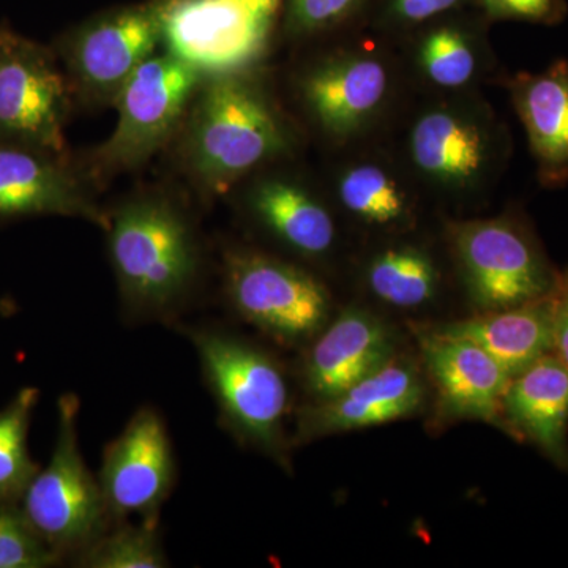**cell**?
I'll use <instances>...</instances> for the list:
<instances>
[{"instance_id": "484cf974", "label": "cell", "mask_w": 568, "mask_h": 568, "mask_svg": "<svg viewBox=\"0 0 568 568\" xmlns=\"http://www.w3.org/2000/svg\"><path fill=\"white\" fill-rule=\"evenodd\" d=\"M420 65L426 78L439 88H462L476 74V50L458 29H436L422 43Z\"/></svg>"}, {"instance_id": "4dcf8cb0", "label": "cell", "mask_w": 568, "mask_h": 568, "mask_svg": "<svg viewBox=\"0 0 568 568\" xmlns=\"http://www.w3.org/2000/svg\"><path fill=\"white\" fill-rule=\"evenodd\" d=\"M555 302V349L552 354L568 368V271L559 275L552 291Z\"/></svg>"}, {"instance_id": "6da1fadb", "label": "cell", "mask_w": 568, "mask_h": 568, "mask_svg": "<svg viewBox=\"0 0 568 568\" xmlns=\"http://www.w3.org/2000/svg\"><path fill=\"white\" fill-rule=\"evenodd\" d=\"M284 148L282 123L252 82L239 73L209 77L185 140L190 170L207 189L224 192Z\"/></svg>"}, {"instance_id": "603a6c76", "label": "cell", "mask_w": 568, "mask_h": 568, "mask_svg": "<svg viewBox=\"0 0 568 568\" xmlns=\"http://www.w3.org/2000/svg\"><path fill=\"white\" fill-rule=\"evenodd\" d=\"M39 390L21 388L9 406L0 410V504L24 496L39 466L29 457L28 432Z\"/></svg>"}, {"instance_id": "8992f818", "label": "cell", "mask_w": 568, "mask_h": 568, "mask_svg": "<svg viewBox=\"0 0 568 568\" xmlns=\"http://www.w3.org/2000/svg\"><path fill=\"white\" fill-rule=\"evenodd\" d=\"M450 235L470 297L484 312L547 297L558 284L528 231L511 220L454 224Z\"/></svg>"}, {"instance_id": "d4e9b609", "label": "cell", "mask_w": 568, "mask_h": 568, "mask_svg": "<svg viewBox=\"0 0 568 568\" xmlns=\"http://www.w3.org/2000/svg\"><path fill=\"white\" fill-rule=\"evenodd\" d=\"M80 566L88 568H162L168 566L156 521L118 525L108 528L99 540L80 555Z\"/></svg>"}, {"instance_id": "cb8c5ba5", "label": "cell", "mask_w": 568, "mask_h": 568, "mask_svg": "<svg viewBox=\"0 0 568 568\" xmlns=\"http://www.w3.org/2000/svg\"><path fill=\"white\" fill-rule=\"evenodd\" d=\"M343 205L373 226H395L409 213L406 193L398 182L377 164H358L347 170L338 183Z\"/></svg>"}, {"instance_id": "83f0119b", "label": "cell", "mask_w": 568, "mask_h": 568, "mask_svg": "<svg viewBox=\"0 0 568 568\" xmlns=\"http://www.w3.org/2000/svg\"><path fill=\"white\" fill-rule=\"evenodd\" d=\"M364 0H287V29L313 33L338 24L357 11Z\"/></svg>"}, {"instance_id": "ba28073f", "label": "cell", "mask_w": 568, "mask_h": 568, "mask_svg": "<svg viewBox=\"0 0 568 568\" xmlns=\"http://www.w3.org/2000/svg\"><path fill=\"white\" fill-rule=\"evenodd\" d=\"M153 9L166 52L203 77L239 73L267 39L239 0H156Z\"/></svg>"}, {"instance_id": "7c38bea8", "label": "cell", "mask_w": 568, "mask_h": 568, "mask_svg": "<svg viewBox=\"0 0 568 568\" xmlns=\"http://www.w3.org/2000/svg\"><path fill=\"white\" fill-rule=\"evenodd\" d=\"M418 342L440 416L503 424V396L510 377L487 351L443 331L418 334Z\"/></svg>"}, {"instance_id": "7a4b0ae2", "label": "cell", "mask_w": 568, "mask_h": 568, "mask_svg": "<svg viewBox=\"0 0 568 568\" xmlns=\"http://www.w3.org/2000/svg\"><path fill=\"white\" fill-rule=\"evenodd\" d=\"M108 234L126 305L142 315L173 310L196 275V245L185 216L166 201L142 197L114 213Z\"/></svg>"}, {"instance_id": "44dd1931", "label": "cell", "mask_w": 568, "mask_h": 568, "mask_svg": "<svg viewBox=\"0 0 568 568\" xmlns=\"http://www.w3.org/2000/svg\"><path fill=\"white\" fill-rule=\"evenodd\" d=\"M253 212L287 246L321 256L335 244V223L320 201L295 183L268 181L253 190Z\"/></svg>"}, {"instance_id": "3957f363", "label": "cell", "mask_w": 568, "mask_h": 568, "mask_svg": "<svg viewBox=\"0 0 568 568\" xmlns=\"http://www.w3.org/2000/svg\"><path fill=\"white\" fill-rule=\"evenodd\" d=\"M58 437L50 465L39 470L22 496V515L37 537L58 552H81L108 530L110 511L100 481L81 455L80 399H59Z\"/></svg>"}, {"instance_id": "9c48e42d", "label": "cell", "mask_w": 568, "mask_h": 568, "mask_svg": "<svg viewBox=\"0 0 568 568\" xmlns=\"http://www.w3.org/2000/svg\"><path fill=\"white\" fill-rule=\"evenodd\" d=\"M170 435L152 407L138 410L106 447L99 481L111 519L141 517L159 521L160 508L174 487Z\"/></svg>"}, {"instance_id": "30bf717a", "label": "cell", "mask_w": 568, "mask_h": 568, "mask_svg": "<svg viewBox=\"0 0 568 568\" xmlns=\"http://www.w3.org/2000/svg\"><path fill=\"white\" fill-rule=\"evenodd\" d=\"M160 43L153 3L111 11L74 33L69 47L70 69L93 99L115 100Z\"/></svg>"}, {"instance_id": "4316f807", "label": "cell", "mask_w": 568, "mask_h": 568, "mask_svg": "<svg viewBox=\"0 0 568 568\" xmlns=\"http://www.w3.org/2000/svg\"><path fill=\"white\" fill-rule=\"evenodd\" d=\"M0 504V568H40L54 562L58 555L37 537L24 515Z\"/></svg>"}, {"instance_id": "52a82bcc", "label": "cell", "mask_w": 568, "mask_h": 568, "mask_svg": "<svg viewBox=\"0 0 568 568\" xmlns=\"http://www.w3.org/2000/svg\"><path fill=\"white\" fill-rule=\"evenodd\" d=\"M227 297L246 323L282 343L312 339L325 327L331 295L315 276L263 254L226 256Z\"/></svg>"}, {"instance_id": "ac0fdd59", "label": "cell", "mask_w": 568, "mask_h": 568, "mask_svg": "<svg viewBox=\"0 0 568 568\" xmlns=\"http://www.w3.org/2000/svg\"><path fill=\"white\" fill-rule=\"evenodd\" d=\"M440 331L476 343L511 379L555 349L552 293L510 308L484 312Z\"/></svg>"}, {"instance_id": "e0dca14e", "label": "cell", "mask_w": 568, "mask_h": 568, "mask_svg": "<svg viewBox=\"0 0 568 568\" xmlns=\"http://www.w3.org/2000/svg\"><path fill=\"white\" fill-rule=\"evenodd\" d=\"M503 417L551 462L568 467V368L555 354L511 377L503 396Z\"/></svg>"}, {"instance_id": "f1b7e54d", "label": "cell", "mask_w": 568, "mask_h": 568, "mask_svg": "<svg viewBox=\"0 0 568 568\" xmlns=\"http://www.w3.org/2000/svg\"><path fill=\"white\" fill-rule=\"evenodd\" d=\"M496 18L515 20L552 21L558 18V0H481Z\"/></svg>"}, {"instance_id": "f546056e", "label": "cell", "mask_w": 568, "mask_h": 568, "mask_svg": "<svg viewBox=\"0 0 568 568\" xmlns=\"http://www.w3.org/2000/svg\"><path fill=\"white\" fill-rule=\"evenodd\" d=\"M462 0H392V11L398 20L417 24L455 9Z\"/></svg>"}, {"instance_id": "9a60e30c", "label": "cell", "mask_w": 568, "mask_h": 568, "mask_svg": "<svg viewBox=\"0 0 568 568\" xmlns=\"http://www.w3.org/2000/svg\"><path fill=\"white\" fill-rule=\"evenodd\" d=\"M386 65L372 55H345L316 67L302 82L305 102L317 122L335 136L357 132L383 106Z\"/></svg>"}, {"instance_id": "5b68a950", "label": "cell", "mask_w": 568, "mask_h": 568, "mask_svg": "<svg viewBox=\"0 0 568 568\" xmlns=\"http://www.w3.org/2000/svg\"><path fill=\"white\" fill-rule=\"evenodd\" d=\"M203 78L166 51L142 63L115 97L118 125L110 140L93 153L97 171L111 174L129 170L159 151Z\"/></svg>"}, {"instance_id": "2e32d148", "label": "cell", "mask_w": 568, "mask_h": 568, "mask_svg": "<svg viewBox=\"0 0 568 568\" xmlns=\"http://www.w3.org/2000/svg\"><path fill=\"white\" fill-rule=\"evenodd\" d=\"M55 213L110 227L106 213L61 164L18 149H0V216Z\"/></svg>"}, {"instance_id": "8fae6325", "label": "cell", "mask_w": 568, "mask_h": 568, "mask_svg": "<svg viewBox=\"0 0 568 568\" xmlns=\"http://www.w3.org/2000/svg\"><path fill=\"white\" fill-rule=\"evenodd\" d=\"M424 398V383L414 366L394 358L346 390L301 409L295 443L398 420L420 409Z\"/></svg>"}, {"instance_id": "4fadbf2b", "label": "cell", "mask_w": 568, "mask_h": 568, "mask_svg": "<svg viewBox=\"0 0 568 568\" xmlns=\"http://www.w3.org/2000/svg\"><path fill=\"white\" fill-rule=\"evenodd\" d=\"M317 335L302 372L313 402L346 390L395 358L394 332L365 310H346Z\"/></svg>"}, {"instance_id": "d6986e66", "label": "cell", "mask_w": 568, "mask_h": 568, "mask_svg": "<svg viewBox=\"0 0 568 568\" xmlns=\"http://www.w3.org/2000/svg\"><path fill=\"white\" fill-rule=\"evenodd\" d=\"M515 106L525 123L541 181H568V62L537 74H519L511 84Z\"/></svg>"}, {"instance_id": "5bb4252c", "label": "cell", "mask_w": 568, "mask_h": 568, "mask_svg": "<svg viewBox=\"0 0 568 568\" xmlns=\"http://www.w3.org/2000/svg\"><path fill=\"white\" fill-rule=\"evenodd\" d=\"M67 89L62 78L36 54L0 55V130L62 151Z\"/></svg>"}, {"instance_id": "1f68e13d", "label": "cell", "mask_w": 568, "mask_h": 568, "mask_svg": "<svg viewBox=\"0 0 568 568\" xmlns=\"http://www.w3.org/2000/svg\"><path fill=\"white\" fill-rule=\"evenodd\" d=\"M265 33L271 31L280 0H239Z\"/></svg>"}, {"instance_id": "ffe728a7", "label": "cell", "mask_w": 568, "mask_h": 568, "mask_svg": "<svg viewBox=\"0 0 568 568\" xmlns=\"http://www.w3.org/2000/svg\"><path fill=\"white\" fill-rule=\"evenodd\" d=\"M410 156L418 170L447 186H467L487 168L489 138L476 122L454 111L435 110L410 133Z\"/></svg>"}, {"instance_id": "7402d4cb", "label": "cell", "mask_w": 568, "mask_h": 568, "mask_svg": "<svg viewBox=\"0 0 568 568\" xmlns=\"http://www.w3.org/2000/svg\"><path fill=\"white\" fill-rule=\"evenodd\" d=\"M366 282L384 304L414 310L435 297L437 272L420 250L403 246L377 254L366 272Z\"/></svg>"}, {"instance_id": "277c9868", "label": "cell", "mask_w": 568, "mask_h": 568, "mask_svg": "<svg viewBox=\"0 0 568 568\" xmlns=\"http://www.w3.org/2000/svg\"><path fill=\"white\" fill-rule=\"evenodd\" d=\"M190 336L226 425L246 443L278 457L290 406L282 369L263 351L233 335L201 328Z\"/></svg>"}]
</instances>
